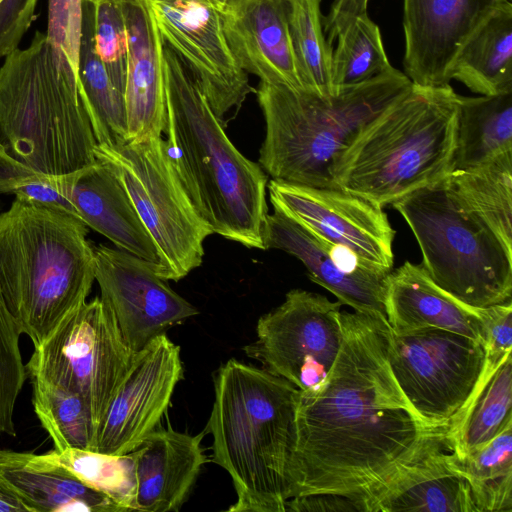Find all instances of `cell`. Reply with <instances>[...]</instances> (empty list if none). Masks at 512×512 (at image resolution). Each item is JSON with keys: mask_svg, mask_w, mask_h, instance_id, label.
Segmentation results:
<instances>
[{"mask_svg": "<svg viewBox=\"0 0 512 512\" xmlns=\"http://www.w3.org/2000/svg\"><path fill=\"white\" fill-rule=\"evenodd\" d=\"M459 460L477 512L512 511V422Z\"/></svg>", "mask_w": 512, "mask_h": 512, "instance_id": "32", "label": "cell"}, {"mask_svg": "<svg viewBox=\"0 0 512 512\" xmlns=\"http://www.w3.org/2000/svg\"><path fill=\"white\" fill-rule=\"evenodd\" d=\"M343 340L321 387L299 391L288 499L336 494L371 512L384 489L447 437L414 410L391 371L383 315L341 312Z\"/></svg>", "mask_w": 512, "mask_h": 512, "instance_id": "1", "label": "cell"}, {"mask_svg": "<svg viewBox=\"0 0 512 512\" xmlns=\"http://www.w3.org/2000/svg\"><path fill=\"white\" fill-rule=\"evenodd\" d=\"M448 181L462 208L512 250V150L477 167L452 171Z\"/></svg>", "mask_w": 512, "mask_h": 512, "instance_id": "28", "label": "cell"}, {"mask_svg": "<svg viewBox=\"0 0 512 512\" xmlns=\"http://www.w3.org/2000/svg\"><path fill=\"white\" fill-rule=\"evenodd\" d=\"M477 512L470 484L446 437L407 466L371 512Z\"/></svg>", "mask_w": 512, "mask_h": 512, "instance_id": "24", "label": "cell"}, {"mask_svg": "<svg viewBox=\"0 0 512 512\" xmlns=\"http://www.w3.org/2000/svg\"><path fill=\"white\" fill-rule=\"evenodd\" d=\"M69 201L76 217L87 227L108 238L118 249L159 268L157 247L121 180L108 164L97 160L74 172Z\"/></svg>", "mask_w": 512, "mask_h": 512, "instance_id": "22", "label": "cell"}, {"mask_svg": "<svg viewBox=\"0 0 512 512\" xmlns=\"http://www.w3.org/2000/svg\"><path fill=\"white\" fill-rule=\"evenodd\" d=\"M387 357L414 410L449 435L480 387L485 371L483 344L443 329L393 332L389 328Z\"/></svg>", "mask_w": 512, "mask_h": 512, "instance_id": "10", "label": "cell"}, {"mask_svg": "<svg viewBox=\"0 0 512 512\" xmlns=\"http://www.w3.org/2000/svg\"><path fill=\"white\" fill-rule=\"evenodd\" d=\"M216 10L221 12L229 0H206Z\"/></svg>", "mask_w": 512, "mask_h": 512, "instance_id": "45", "label": "cell"}, {"mask_svg": "<svg viewBox=\"0 0 512 512\" xmlns=\"http://www.w3.org/2000/svg\"><path fill=\"white\" fill-rule=\"evenodd\" d=\"M94 154L115 171L153 239L160 258L158 274L179 281L199 267L204 241L213 231L189 198L166 141L154 136L97 144Z\"/></svg>", "mask_w": 512, "mask_h": 512, "instance_id": "9", "label": "cell"}, {"mask_svg": "<svg viewBox=\"0 0 512 512\" xmlns=\"http://www.w3.org/2000/svg\"><path fill=\"white\" fill-rule=\"evenodd\" d=\"M485 360L503 362L512 352V301L480 309Z\"/></svg>", "mask_w": 512, "mask_h": 512, "instance_id": "40", "label": "cell"}, {"mask_svg": "<svg viewBox=\"0 0 512 512\" xmlns=\"http://www.w3.org/2000/svg\"><path fill=\"white\" fill-rule=\"evenodd\" d=\"M135 353L125 342L115 316L100 297L66 316L34 345L26 370L80 394L97 430Z\"/></svg>", "mask_w": 512, "mask_h": 512, "instance_id": "11", "label": "cell"}, {"mask_svg": "<svg viewBox=\"0 0 512 512\" xmlns=\"http://www.w3.org/2000/svg\"><path fill=\"white\" fill-rule=\"evenodd\" d=\"M79 59L82 100L87 109L97 144L127 141L125 96L112 82L95 50L93 5L83 0V30Z\"/></svg>", "mask_w": 512, "mask_h": 512, "instance_id": "29", "label": "cell"}, {"mask_svg": "<svg viewBox=\"0 0 512 512\" xmlns=\"http://www.w3.org/2000/svg\"><path fill=\"white\" fill-rule=\"evenodd\" d=\"M503 1L403 0V63L410 81L422 87L448 85L459 50Z\"/></svg>", "mask_w": 512, "mask_h": 512, "instance_id": "18", "label": "cell"}, {"mask_svg": "<svg viewBox=\"0 0 512 512\" xmlns=\"http://www.w3.org/2000/svg\"><path fill=\"white\" fill-rule=\"evenodd\" d=\"M369 0H334L330 11L324 17V27L335 33L357 15L368 12Z\"/></svg>", "mask_w": 512, "mask_h": 512, "instance_id": "43", "label": "cell"}, {"mask_svg": "<svg viewBox=\"0 0 512 512\" xmlns=\"http://www.w3.org/2000/svg\"><path fill=\"white\" fill-rule=\"evenodd\" d=\"M0 474L34 512H123L45 454L0 450Z\"/></svg>", "mask_w": 512, "mask_h": 512, "instance_id": "25", "label": "cell"}, {"mask_svg": "<svg viewBox=\"0 0 512 512\" xmlns=\"http://www.w3.org/2000/svg\"><path fill=\"white\" fill-rule=\"evenodd\" d=\"M83 30V0H48V26L45 34L55 51L69 63L75 78L79 75L80 48Z\"/></svg>", "mask_w": 512, "mask_h": 512, "instance_id": "39", "label": "cell"}, {"mask_svg": "<svg viewBox=\"0 0 512 512\" xmlns=\"http://www.w3.org/2000/svg\"><path fill=\"white\" fill-rule=\"evenodd\" d=\"M93 5L94 44L112 82L125 96L128 34L125 0H89Z\"/></svg>", "mask_w": 512, "mask_h": 512, "instance_id": "38", "label": "cell"}, {"mask_svg": "<svg viewBox=\"0 0 512 512\" xmlns=\"http://www.w3.org/2000/svg\"><path fill=\"white\" fill-rule=\"evenodd\" d=\"M72 173L52 175L37 171L12 157L0 144V194L60 209L76 217L69 201Z\"/></svg>", "mask_w": 512, "mask_h": 512, "instance_id": "36", "label": "cell"}, {"mask_svg": "<svg viewBox=\"0 0 512 512\" xmlns=\"http://www.w3.org/2000/svg\"><path fill=\"white\" fill-rule=\"evenodd\" d=\"M87 228L66 211L17 198L0 214V291L34 345L87 301L95 281Z\"/></svg>", "mask_w": 512, "mask_h": 512, "instance_id": "5", "label": "cell"}, {"mask_svg": "<svg viewBox=\"0 0 512 512\" xmlns=\"http://www.w3.org/2000/svg\"><path fill=\"white\" fill-rule=\"evenodd\" d=\"M163 42L181 60L223 123L255 91L234 59L220 12L206 0H144Z\"/></svg>", "mask_w": 512, "mask_h": 512, "instance_id": "13", "label": "cell"}, {"mask_svg": "<svg viewBox=\"0 0 512 512\" xmlns=\"http://www.w3.org/2000/svg\"><path fill=\"white\" fill-rule=\"evenodd\" d=\"M292 0H229L220 12L223 32L239 67L261 82L303 88L294 57Z\"/></svg>", "mask_w": 512, "mask_h": 512, "instance_id": "19", "label": "cell"}, {"mask_svg": "<svg viewBox=\"0 0 512 512\" xmlns=\"http://www.w3.org/2000/svg\"><path fill=\"white\" fill-rule=\"evenodd\" d=\"M287 511H361L351 499L336 494H309L288 500Z\"/></svg>", "mask_w": 512, "mask_h": 512, "instance_id": "42", "label": "cell"}, {"mask_svg": "<svg viewBox=\"0 0 512 512\" xmlns=\"http://www.w3.org/2000/svg\"><path fill=\"white\" fill-rule=\"evenodd\" d=\"M385 316L393 332L437 328L483 344L480 309L471 308L437 286L420 264L406 261L387 277Z\"/></svg>", "mask_w": 512, "mask_h": 512, "instance_id": "23", "label": "cell"}, {"mask_svg": "<svg viewBox=\"0 0 512 512\" xmlns=\"http://www.w3.org/2000/svg\"><path fill=\"white\" fill-rule=\"evenodd\" d=\"M0 512H34L32 507L1 474Z\"/></svg>", "mask_w": 512, "mask_h": 512, "instance_id": "44", "label": "cell"}, {"mask_svg": "<svg viewBox=\"0 0 512 512\" xmlns=\"http://www.w3.org/2000/svg\"><path fill=\"white\" fill-rule=\"evenodd\" d=\"M33 406L56 452L68 448L95 451L96 429L83 397L39 376L30 377Z\"/></svg>", "mask_w": 512, "mask_h": 512, "instance_id": "31", "label": "cell"}, {"mask_svg": "<svg viewBox=\"0 0 512 512\" xmlns=\"http://www.w3.org/2000/svg\"><path fill=\"white\" fill-rule=\"evenodd\" d=\"M21 334L22 326L0 291V434L10 436L16 435L14 408L28 375L19 349Z\"/></svg>", "mask_w": 512, "mask_h": 512, "instance_id": "37", "label": "cell"}, {"mask_svg": "<svg viewBox=\"0 0 512 512\" xmlns=\"http://www.w3.org/2000/svg\"><path fill=\"white\" fill-rule=\"evenodd\" d=\"M332 53L334 93L343 86L371 79L393 66L387 57L381 32L367 13L354 17L337 34Z\"/></svg>", "mask_w": 512, "mask_h": 512, "instance_id": "34", "label": "cell"}, {"mask_svg": "<svg viewBox=\"0 0 512 512\" xmlns=\"http://www.w3.org/2000/svg\"><path fill=\"white\" fill-rule=\"evenodd\" d=\"M512 422V357L509 355L482 385L457 427L447 436L463 458L486 444Z\"/></svg>", "mask_w": 512, "mask_h": 512, "instance_id": "30", "label": "cell"}, {"mask_svg": "<svg viewBox=\"0 0 512 512\" xmlns=\"http://www.w3.org/2000/svg\"><path fill=\"white\" fill-rule=\"evenodd\" d=\"M183 376L180 347L162 334L135 353L97 430L95 451L120 456L156 429Z\"/></svg>", "mask_w": 512, "mask_h": 512, "instance_id": "16", "label": "cell"}, {"mask_svg": "<svg viewBox=\"0 0 512 512\" xmlns=\"http://www.w3.org/2000/svg\"><path fill=\"white\" fill-rule=\"evenodd\" d=\"M205 431L190 435L170 425L155 429L131 453L136 495L134 510L177 512L207 462L201 442Z\"/></svg>", "mask_w": 512, "mask_h": 512, "instance_id": "20", "label": "cell"}, {"mask_svg": "<svg viewBox=\"0 0 512 512\" xmlns=\"http://www.w3.org/2000/svg\"><path fill=\"white\" fill-rule=\"evenodd\" d=\"M267 189L274 210L370 264L393 270L396 232L384 207L341 188H316L271 179Z\"/></svg>", "mask_w": 512, "mask_h": 512, "instance_id": "14", "label": "cell"}, {"mask_svg": "<svg viewBox=\"0 0 512 512\" xmlns=\"http://www.w3.org/2000/svg\"><path fill=\"white\" fill-rule=\"evenodd\" d=\"M450 79L480 95L512 91V4L501 2L456 55Z\"/></svg>", "mask_w": 512, "mask_h": 512, "instance_id": "26", "label": "cell"}, {"mask_svg": "<svg viewBox=\"0 0 512 512\" xmlns=\"http://www.w3.org/2000/svg\"><path fill=\"white\" fill-rule=\"evenodd\" d=\"M298 393L287 380L235 359L216 372L205 431L213 437L212 461L236 492L228 511L286 512Z\"/></svg>", "mask_w": 512, "mask_h": 512, "instance_id": "4", "label": "cell"}, {"mask_svg": "<svg viewBox=\"0 0 512 512\" xmlns=\"http://www.w3.org/2000/svg\"><path fill=\"white\" fill-rule=\"evenodd\" d=\"M38 0H0V58L16 50L31 26Z\"/></svg>", "mask_w": 512, "mask_h": 512, "instance_id": "41", "label": "cell"}, {"mask_svg": "<svg viewBox=\"0 0 512 512\" xmlns=\"http://www.w3.org/2000/svg\"><path fill=\"white\" fill-rule=\"evenodd\" d=\"M420 247L431 280L463 304L512 301V250L457 201L448 177L393 202Z\"/></svg>", "mask_w": 512, "mask_h": 512, "instance_id": "8", "label": "cell"}, {"mask_svg": "<svg viewBox=\"0 0 512 512\" xmlns=\"http://www.w3.org/2000/svg\"><path fill=\"white\" fill-rule=\"evenodd\" d=\"M512 150V91L460 95L452 171L482 165Z\"/></svg>", "mask_w": 512, "mask_h": 512, "instance_id": "27", "label": "cell"}, {"mask_svg": "<svg viewBox=\"0 0 512 512\" xmlns=\"http://www.w3.org/2000/svg\"><path fill=\"white\" fill-rule=\"evenodd\" d=\"M0 144L46 174H69L97 161L80 86L67 60L39 31L0 67Z\"/></svg>", "mask_w": 512, "mask_h": 512, "instance_id": "6", "label": "cell"}, {"mask_svg": "<svg viewBox=\"0 0 512 512\" xmlns=\"http://www.w3.org/2000/svg\"><path fill=\"white\" fill-rule=\"evenodd\" d=\"M162 56L165 141L189 198L213 233L265 250L266 173L233 145L197 83L164 42Z\"/></svg>", "mask_w": 512, "mask_h": 512, "instance_id": "2", "label": "cell"}, {"mask_svg": "<svg viewBox=\"0 0 512 512\" xmlns=\"http://www.w3.org/2000/svg\"><path fill=\"white\" fill-rule=\"evenodd\" d=\"M89 487L107 495L125 511H134L135 465L132 453L120 456L68 448L45 453Z\"/></svg>", "mask_w": 512, "mask_h": 512, "instance_id": "35", "label": "cell"}, {"mask_svg": "<svg viewBox=\"0 0 512 512\" xmlns=\"http://www.w3.org/2000/svg\"><path fill=\"white\" fill-rule=\"evenodd\" d=\"M100 298L111 308L122 336L134 352L198 310L162 278L158 267L127 251L93 246Z\"/></svg>", "mask_w": 512, "mask_h": 512, "instance_id": "15", "label": "cell"}, {"mask_svg": "<svg viewBox=\"0 0 512 512\" xmlns=\"http://www.w3.org/2000/svg\"><path fill=\"white\" fill-rule=\"evenodd\" d=\"M128 62L127 141L161 136L167 127L163 41L144 0H125Z\"/></svg>", "mask_w": 512, "mask_h": 512, "instance_id": "21", "label": "cell"}, {"mask_svg": "<svg viewBox=\"0 0 512 512\" xmlns=\"http://www.w3.org/2000/svg\"><path fill=\"white\" fill-rule=\"evenodd\" d=\"M262 238L264 249L282 250L300 260L310 280L336 296L342 305L385 316V287L391 271L315 236L276 210L267 215Z\"/></svg>", "mask_w": 512, "mask_h": 512, "instance_id": "17", "label": "cell"}, {"mask_svg": "<svg viewBox=\"0 0 512 512\" xmlns=\"http://www.w3.org/2000/svg\"><path fill=\"white\" fill-rule=\"evenodd\" d=\"M341 306L324 295L290 290L281 305L259 318L256 339L244 351L299 391L316 390L341 349Z\"/></svg>", "mask_w": 512, "mask_h": 512, "instance_id": "12", "label": "cell"}, {"mask_svg": "<svg viewBox=\"0 0 512 512\" xmlns=\"http://www.w3.org/2000/svg\"><path fill=\"white\" fill-rule=\"evenodd\" d=\"M412 85L394 67L333 95L260 81L255 92L266 128L261 168L276 181L338 188L335 172L344 155Z\"/></svg>", "mask_w": 512, "mask_h": 512, "instance_id": "3", "label": "cell"}, {"mask_svg": "<svg viewBox=\"0 0 512 512\" xmlns=\"http://www.w3.org/2000/svg\"><path fill=\"white\" fill-rule=\"evenodd\" d=\"M322 0H292L289 33L303 88L333 95L332 53L321 12Z\"/></svg>", "mask_w": 512, "mask_h": 512, "instance_id": "33", "label": "cell"}, {"mask_svg": "<svg viewBox=\"0 0 512 512\" xmlns=\"http://www.w3.org/2000/svg\"><path fill=\"white\" fill-rule=\"evenodd\" d=\"M460 95L450 84L412 85L376 118L340 161L338 188L384 207L449 176Z\"/></svg>", "mask_w": 512, "mask_h": 512, "instance_id": "7", "label": "cell"}]
</instances>
